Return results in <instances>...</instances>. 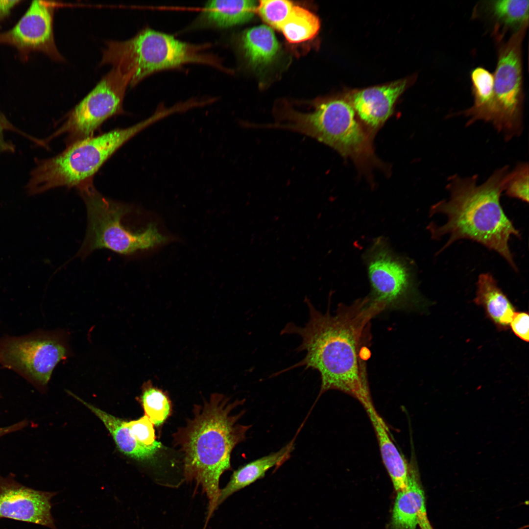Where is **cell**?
I'll return each mask as SVG.
<instances>
[{
    "label": "cell",
    "instance_id": "cell-2",
    "mask_svg": "<svg viewBox=\"0 0 529 529\" xmlns=\"http://www.w3.org/2000/svg\"><path fill=\"white\" fill-rule=\"evenodd\" d=\"M508 172L507 166L497 169L480 185L477 184L476 176L450 177L447 187L449 198L435 204L431 210V215L442 214L447 217L443 225L432 223L429 227L434 240L448 236L439 252L457 240H470L496 252L518 271L509 240L511 236L520 238L521 235L500 203Z\"/></svg>",
    "mask_w": 529,
    "mask_h": 529
},
{
    "label": "cell",
    "instance_id": "cell-5",
    "mask_svg": "<svg viewBox=\"0 0 529 529\" xmlns=\"http://www.w3.org/2000/svg\"><path fill=\"white\" fill-rule=\"evenodd\" d=\"M101 65L110 64L129 79L133 87L152 73L198 63L223 70L219 57L208 52L209 44H195L149 27L123 41L106 42Z\"/></svg>",
    "mask_w": 529,
    "mask_h": 529
},
{
    "label": "cell",
    "instance_id": "cell-28",
    "mask_svg": "<svg viewBox=\"0 0 529 529\" xmlns=\"http://www.w3.org/2000/svg\"><path fill=\"white\" fill-rule=\"evenodd\" d=\"M408 485L417 505L418 526L420 529H433L428 517L423 489L418 476L413 469L409 470Z\"/></svg>",
    "mask_w": 529,
    "mask_h": 529
},
{
    "label": "cell",
    "instance_id": "cell-21",
    "mask_svg": "<svg viewBox=\"0 0 529 529\" xmlns=\"http://www.w3.org/2000/svg\"><path fill=\"white\" fill-rule=\"evenodd\" d=\"M241 46L248 60L256 65L270 62L279 48L273 30L265 25L255 26L245 31L241 37Z\"/></svg>",
    "mask_w": 529,
    "mask_h": 529
},
{
    "label": "cell",
    "instance_id": "cell-24",
    "mask_svg": "<svg viewBox=\"0 0 529 529\" xmlns=\"http://www.w3.org/2000/svg\"><path fill=\"white\" fill-rule=\"evenodd\" d=\"M397 492L389 529H416L418 507L411 490L408 485L406 489Z\"/></svg>",
    "mask_w": 529,
    "mask_h": 529
},
{
    "label": "cell",
    "instance_id": "cell-10",
    "mask_svg": "<svg viewBox=\"0 0 529 529\" xmlns=\"http://www.w3.org/2000/svg\"><path fill=\"white\" fill-rule=\"evenodd\" d=\"M128 86V76L113 67L66 115L62 124L42 139L45 144L48 146L49 142L62 135H66L68 145L93 136L108 119L123 113V101Z\"/></svg>",
    "mask_w": 529,
    "mask_h": 529
},
{
    "label": "cell",
    "instance_id": "cell-32",
    "mask_svg": "<svg viewBox=\"0 0 529 529\" xmlns=\"http://www.w3.org/2000/svg\"><path fill=\"white\" fill-rule=\"evenodd\" d=\"M23 2L21 0H0V24L7 19L13 9Z\"/></svg>",
    "mask_w": 529,
    "mask_h": 529
},
{
    "label": "cell",
    "instance_id": "cell-13",
    "mask_svg": "<svg viewBox=\"0 0 529 529\" xmlns=\"http://www.w3.org/2000/svg\"><path fill=\"white\" fill-rule=\"evenodd\" d=\"M56 494L30 488L12 476L0 475V519H13L57 529L51 513V500Z\"/></svg>",
    "mask_w": 529,
    "mask_h": 529
},
{
    "label": "cell",
    "instance_id": "cell-12",
    "mask_svg": "<svg viewBox=\"0 0 529 529\" xmlns=\"http://www.w3.org/2000/svg\"><path fill=\"white\" fill-rule=\"evenodd\" d=\"M57 5L55 1H32L12 28L0 32V45L14 48L23 61H27L33 52H41L53 60L63 61L53 32V17Z\"/></svg>",
    "mask_w": 529,
    "mask_h": 529
},
{
    "label": "cell",
    "instance_id": "cell-27",
    "mask_svg": "<svg viewBox=\"0 0 529 529\" xmlns=\"http://www.w3.org/2000/svg\"><path fill=\"white\" fill-rule=\"evenodd\" d=\"M507 195L529 201V165L521 163L511 171H509L506 179L505 190Z\"/></svg>",
    "mask_w": 529,
    "mask_h": 529
},
{
    "label": "cell",
    "instance_id": "cell-9",
    "mask_svg": "<svg viewBox=\"0 0 529 529\" xmlns=\"http://www.w3.org/2000/svg\"><path fill=\"white\" fill-rule=\"evenodd\" d=\"M69 353L67 337L59 332L38 331L0 339V364L39 389L47 386L56 365Z\"/></svg>",
    "mask_w": 529,
    "mask_h": 529
},
{
    "label": "cell",
    "instance_id": "cell-6",
    "mask_svg": "<svg viewBox=\"0 0 529 529\" xmlns=\"http://www.w3.org/2000/svg\"><path fill=\"white\" fill-rule=\"evenodd\" d=\"M77 189L85 202L88 218L86 237L77 256L85 258L102 248L130 255L168 241V237L153 224L138 231L125 226L123 221L133 207L102 195L95 188L93 180L80 184Z\"/></svg>",
    "mask_w": 529,
    "mask_h": 529
},
{
    "label": "cell",
    "instance_id": "cell-23",
    "mask_svg": "<svg viewBox=\"0 0 529 529\" xmlns=\"http://www.w3.org/2000/svg\"><path fill=\"white\" fill-rule=\"evenodd\" d=\"M139 400L144 415L154 425L160 426L171 413V404L167 393L154 386L150 380L143 385Z\"/></svg>",
    "mask_w": 529,
    "mask_h": 529
},
{
    "label": "cell",
    "instance_id": "cell-18",
    "mask_svg": "<svg viewBox=\"0 0 529 529\" xmlns=\"http://www.w3.org/2000/svg\"><path fill=\"white\" fill-rule=\"evenodd\" d=\"M257 7L255 0H209L202 8L195 24L199 27L228 28L250 20Z\"/></svg>",
    "mask_w": 529,
    "mask_h": 529
},
{
    "label": "cell",
    "instance_id": "cell-22",
    "mask_svg": "<svg viewBox=\"0 0 529 529\" xmlns=\"http://www.w3.org/2000/svg\"><path fill=\"white\" fill-rule=\"evenodd\" d=\"M319 19L315 14L299 6H293L281 30L290 43H299L311 40L317 34Z\"/></svg>",
    "mask_w": 529,
    "mask_h": 529
},
{
    "label": "cell",
    "instance_id": "cell-14",
    "mask_svg": "<svg viewBox=\"0 0 529 529\" xmlns=\"http://www.w3.org/2000/svg\"><path fill=\"white\" fill-rule=\"evenodd\" d=\"M407 84L406 80H401L356 92L352 96L350 103L365 125L377 128L391 115L395 103Z\"/></svg>",
    "mask_w": 529,
    "mask_h": 529
},
{
    "label": "cell",
    "instance_id": "cell-34",
    "mask_svg": "<svg viewBox=\"0 0 529 529\" xmlns=\"http://www.w3.org/2000/svg\"><path fill=\"white\" fill-rule=\"evenodd\" d=\"M1 395L0 392V398L1 397Z\"/></svg>",
    "mask_w": 529,
    "mask_h": 529
},
{
    "label": "cell",
    "instance_id": "cell-7",
    "mask_svg": "<svg viewBox=\"0 0 529 529\" xmlns=\"http://www.w3.org/2000/svg\"><path fill=\"white\" fill-rule=\"evenodd\" d=\"M299 111L286 106L275 112L272 129L292 131L312 138L345 157L358 159L370 153L367 134L350 103L334 99Z\"/></svg>",
    "mask_w": 529,
    "mask_h": 529
},
{
    "label": "cell",
    "instance_id": "cell-16",
    "mask_svg": "<svg viewBox=\"0 0 529 529\" xmlns=\"http://www.w3.org/2000/svg\"><path fill=\"white\" fill-rule=\"evenodd\" d=\"M293 439L279 451L251 461L234 471L227 485L220 489L217 507L234 493L263 478L270 469L277 468L289 459L294 449Z\"/></svg>",
    "mask_w": 529,
    "mask_h": 529
},
{
    "label": "cell",
    "instance_id": "cell-26",
    "mask_svg": "<svg viewBox=\"0 0 529 529\" xmlns=\"http://www.w3.org/2000/svg\"><path fill=\"white\" fill-rule=\"evenodd\" d=\"M259 2L256 12L264 22L278 29H280L294 6L292 1L285 0H262Z\"/></svg>",
    "mask_w": 529,
    "mask_h": 529
},
{
    "label": "cell",
    "instance_id": "cell-8",
    "mask_svg": "<svg viewBox=\"0 0 529 529\" xmlns=\"http://www.w3.org/2000/svg\"><path fill=\"white\" fill-rule=\"evenodd\" d=\"M529 24L514 32L508 40L496 39L497 63L492 97L489 103L467 117L468 123L482 120L493 124L510 139L521 132L524 100L522 46Z\"/></svg>",
    "mask_w": 529,
    "mask_h": 529
},
{
    "label": "cell",
    "instance_id": "cell-31",
    "mask_svg": "<svg viewBox=\"0 0 529 529\" xmlns=\"http://www.w3.org/2000/svg\"><path fill=\"white\" fill-rule=\"evenodd\" d=\"M509 326L513 333L523 341L528 342L529 316L526 312H515Z\"/></svg>",
    "mask_w": 529,
    "mask_h": 529
},
{
    "label": "cell",
    "instance_id": "cell-17",
    "mask_svg": "<svg viewBox=\"0 0 529 529\" xmlns=\"http://www.w3.org/2000/svg\"><path fill=\"white\" fill-rule=\"evenodd\" d=\"M474 301L483 308L487 317L498 330L508 329L516 312L515 308L491 273H482L479 276Z\"/></svg>",
    "mask_w": 529,
    "mask_h": 529
},
{
    "label": "cell",
    "instance_id": "cell-3",
    "mask_svg": "<svg viewBox=\"0 0 529 529\" xmlns=\"http://www.w3.org/2000/svg\"><path fill=\"white\" fill-rule=\"evenodd\" d=\"M243 401L232 402L214 393L202 405L194 406L193 417L173 435L175 445L183 454L185 478L200 485L207 496V521L217 507L220 478L231 469L232 452L245 440L251 427L239 422L244 411L233 413Z\"/></svg>",
    "mask_w": 529,
    "mask_h": 529
},
{
    "label": "cell",
    "instance_id": "cell-19",
    "mask_svg": "<svg viewBox=\"0 0 529 529\" xmlns=\"http://www.w3.org/2000/svg\"><path fill=\"white\" fill-rule=\"evenodd\" d=\"M528 0H494L482 1L475 8L474 15L487 17L495 24V37H503L508 29L514 32L529 24Z\"/></svg>",
    "mask_w": 529,
    "mask_h": 529
},
{
    "label": "cell",
    "instance_id": "cell-4",
    "mask_svg": "<svg viewBox=\"0 0 529 529\" xmlns=\"http://www.w3.org/2000/svg\"><path fill=\"white\" fill-rule=\"evenodd\" d=\"M160 120V114L155 112L131 126L83 139L53 157L36 159L25 185L26 192L37 195L58 187H77L93 180L96 173L120 147Z\"/></svg>",
    "mask_w": 529,
    "mask_h": 529
},
{
    "label": "cell",
    "instance_id": "cell-30",
    "mask_svg": "<svg viewBox=\"0 0 529 529\" xmlns=\"http://www.w3.org/2000/svg\"><path fill=\"white\" fill-rule=\"evenodd\" d=\"M125 424L134 438L142 445L151 447L159 443L155 439L154 425L145 415L137 420L126 421Z\"/></svg>",
    "mask_w": 529,
    "mask_h": 529
},
{
    "label": "cell",
    "instance_id": "cell-25",
    "mask_svg": "<svg viewBox=\"0 0 529 529\" xmlns=\"http://www.w3.org/2000/svg\"><path fill=\"white\" fill-rule=\"evenodd\" d=\"M474 96V104L462 113L467 116L486 106L490 101L493 92L494 75L481 67L472 71L470 74Z\"/></svg>",
    "mask_w": 529,
    "mask_h": 529
},
{
    "label": "cell",
    "instance_id": "cell-20",
    "mask_svg": "<svg viewBox=\"0 0 529 529\" xmlns=\"http://www.w3.org/2000/svg\"><path fill=\"white\" fill-rule=\"evenodd\" d=\"M69 393L100 419L112 435L119 450L124 455L136 459L146 460L152 458L162 448L160 442L151 447L142 445L133 436L125 424L126 421L84 401L71 392Z\"/></svg>",
    "mask_w": 529,
    "mask_h": 529
},
{
    "label": "cell",
    "instance_id": "cell-33",
    "mask_svg": "<svg viewBox=\"0 0 529 529\" xmlns=\"http://www.w3.org/2000/svg\"><path fill=\"white\" fill-rule=\"evenodd\" d=\"M28 425V421L26 420H24L10 426L0 428V437L6 434L20 431L27 427Z\"/></svg>",
    "mask_w": 529,
    "mask_h": 529
},
{
    "label": "cell",
    "instance_id": "cell-29",
    "mask_svg": "<svg viewBox=\"0 0 529 529\" xmlns=\"http://www.w3.org/2000/svg\"><path fill=\"white\" fill-rule=\"evenodd\" d=\"M6 131L16 133L35 144L44 147L42 139L36 138L15 126L0 110V155L3 154L13 153L16 150L15 144L11 141H8L5 138L4 133Z\"/></svg>",
    "mask_w": 529,
    "mask_h": 529
},
{
    "label": "cell",
    "instance_id": "cell-15",
    "mask_svg": "<svg viewBox=\"0 0 529 529\" xmlns=\"http://www.w3.org/2000/svg\"><path fill=\"white\" fill-rule=\"evenodd\" d=\"M374 429L385 466L397 492L407 489L409 469L407 464L393 443L388 428L375 409L371 398L361 403Z\"/></svg>",
    "mask_w": 529,
    "mask_h": 529
},
{
    "label": "cell",
    "instance_id": "cell-1",
    "mask_svg": "<svg viewBox=\"0 0 529 529\" xmlns=\"http://www.w3.org/2000/svg\"><path fill=\"white\" fill-rule=\"evenodd\" d=\"M309 319L303 326L287 324L281 335L294 334L301 340L296 349L305 351L297 363L276 373L297 367L317 371L320 376L319 396L329 390L347 393L361 403L371 398L366 361L370 355L371 320L385 311L368 297L349 306L339 305L334 314L330 309L323 313L305 298Z\"/></svg>",
    "mask_w": 529,
    "mask_h": 529
},
{
    "label": "cell",
    "instance_id": "cell-11",
    "mask_svg": "<svg viewBox=\"0 0 529 529\" xmlns=\"http://www.w3.org/2000/svg\"><path fill=\"white\" fill-rule=\"evenodd\" d=\"M366 263L373 302L385 310H408L421 303L411 266L378 240L367 252Z\"/></svg>",
    "mask_w": 529,
    "mask_h": 529
}]
</instances>
